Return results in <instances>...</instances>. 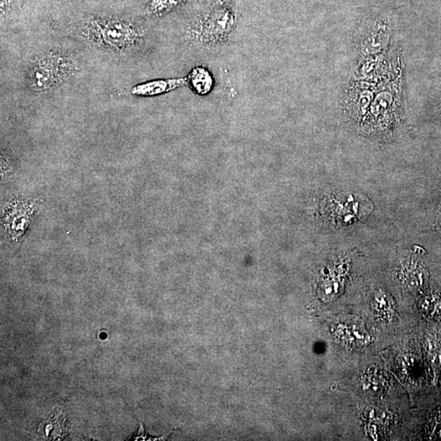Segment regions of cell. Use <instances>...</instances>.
I'll list each match as a JSON object with an SVG mask.
<instances>
[{"label": "cell", "instance_id": "8992f818", "mask_svg": "<svg viewBox=\"0 0 441 441\" xmlns=\"http://www.w3.org/2000/svg\"><path fill=\"white\" fill-rule=\"evenodd\" d=\"M435 223H437V232L440 233V237H441V204L439 207L437 220H435Z\"/></svg>", "mask_w": 441, "mask_h": 441}, {"label": "cell", "instance_id": "277c9868", "mask_svg": "<svg viewBox=\"0 0 441 441\" xmlns=\"http://www.w3.org/2000/svg\"><path fill=\"white\" fill-rule=\"evenodd\" d=\"M186 80L187 85L197 95L206 96L213 89V76L204 66H199L192 68L186 77Z\"/></svg>", "mask_w": 441, "mask_h": 441}, {"label": "cell", "instance_id": "6da1fadb", "mask_svg": "<svg viewBox=\"0 0 441 441\" xmlns=\"http://www.w3.org/2000/svg\"><path fill=\"white\" fill-rule=\"evenodd\" d=\"M75 37L96 49L115 54H130L145 47L147 35L140 25L116 17L84 20Z\"/></svg>", "mask_w": 441, "mask_h": 441}, {"label": "cell", "instance_id": "3957f363", "mask_svg": "<svg viewBox=\"0 0 441 441\" xmlns=\"http://www.w3.org/2000/svg\"><path fill=\"white\" fill-rule=\"evenodd\" d=\"M234 27L232 14L224 10L210 14L193 25L189 30L188 37L199 45H217L228 39Z\"/></svg>", "mask_w": 441, "mask_h": 441}, {"label": "cell", "instance_id": "7a4b0ae2", "mask_svg": "<svg viewBox=\"0 0 441 441\" xmlns=\"http://www.w3.org/2000/svg\"><path fill=\"white\" fill-rule=\"evenodd\" d=\"M80 68V60L73 51L54 47L41 51L30 60L24 79L30 91L44 94L68 83Z\"/></svg>", "mask_w": 441, "mask_h": 441}, {"label": "cell", "instance_id": "5b68a950", "mask_svg": "<svg viewBox=\"0 0 441 441\" xmlns=\"http://www.w3.org/2000/svg\"><path fill=\"white\" fill-rule=\"evenodd\" d=\"M184 85H187L186 78L160 80L140 85L135 89V92L141 96H156L166 94V92L180 88Z\"/></svg>", "mask_w": 441, "mask_h": 441}]
</instances>
